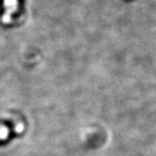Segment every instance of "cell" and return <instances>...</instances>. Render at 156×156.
Masks as SVG:
<instances>
[{
  "instance_id": "cell-1",
  "label": "cell",
  "mask_w": 156,
  "mask_h": 156,
  "mask_svg": "<svg viewBox=\"0 0 156 156\" xmlns=\"http://www.w3.org/2000/svg\"><path fill=\"white\" fill-rule=\"evenodd\" d=\"M5 6L6 11L5 13L2 21L4 23H9L10 21V16L17 7V0H5Z\"/></svg>"
},
{
  "instance_id": "cell-2",
  "label": "cell",
  "mask_w": 156,
  "mask_h": 156,
  "mask_svg": "<svg viewBox=\"0 0 156 156\" xmlns=\"http://www.w3.org/2000/svg\"><path fill=\"white\" fill-rule=\"evenodd\" d=\"M7 135V130L6 128H1L0 129V138H5Z\"/></svg>"
}]
</instances>
